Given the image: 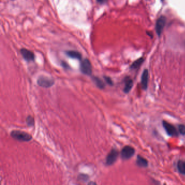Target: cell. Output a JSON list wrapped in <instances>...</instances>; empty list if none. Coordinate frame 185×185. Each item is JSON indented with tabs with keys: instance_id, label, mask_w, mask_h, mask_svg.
<instances>
[{
	"instance_id": "cell-8",
	"label": "cell",
	"mask_w": 185,
	"mask_h": 185,
	"mask_svg": "<svg viewBox=\"0 0 185 185\" xmlns=\"http://www.w3.org/2000/svg\"><path fill=\"white\" fill-rule=\"evenodd\" d=\"M21 54L25 60L29 62L34 61V54L31 51L26 48H22L20 51Z\"/></svg>"
},
{
	"instance_id": "cell-6",
	"label": "cell",
	"mask_w": 185,
	"mask_h": 185,
	"mask_svg": "<svg viewBox=\"0 0 185 185\" xmlns=\"http://www.w3.org/2000/svg\"><path fill=\"white\" fill-rule=\"evenodd\" d=\"M119 155V151L116 149L115 148L112 149L107 156L106 165L107 166H111L114 164V163L116 162V160L117 159Z\"/></svg>"
},
{
	"instance_id": "cell-11",
	"label": "cell",
	"mask_w": 185,
	"mask_h": 185,
	"mask_svg": "<svg viewBox=\"0 0 185 185\" xmlns=\"http://www.w3.org/2000/svg\"><path fill=\"white\" fill-rule=\"evenodd\" d=\"M136 163L140 167L143 168H146L148 166V162L147 159H145L144 157H143L141 155H137V160H136Z\"/></svg>"
},
{
	"instance_id": "cell-1",
	"label": "cell",
	"mask_w": 185,
	"mask_h": 185,
	"mask_svg": "<svg viewBox=\"0 0 185 185\" xmlns=\"http://www.w3.org/2000/svg\"><path fill=\"white\" fill-rule=\"evenodd\" d=\"M13 139L20 142H29L32 139V136L28 133L20 130H13L10 133Z\"/></svg>"
},
{
	"instance_id": "cell-20",
	"label": "cell",
	"mask_w": 185,
	"mask_h": 185,
	"mask_svg": "<svg viewBox=\"0 0 185 185\" xmlns=\"http://www.w3.org/2000/svg\"><path fill=\"white\" fill-rule=\"evenodd\" d=\"M97 1L99 3H104L106 0H97Z\"/></svg>"
},
{
	"instance_id": "cell-15",
	"label": "cell",
	"mask_w": 185,
	"mask_h": 185,
	"mask_svg": "<svg viewBox=\"0 0 185 185\" xmlns=\"http://www.w3.org/2000/svg\"><path fill=\"white\" fill-rule=\"evenodd\" d=\"M144 61V59L143 58H139L137 60L134 61L132 65H131L130 68L131 69H136L140 66Z\"/></svg>"
},
{
	"instance_id": "cell-19",
	"label": "cell",
	"mask_w": 185,
	"mask_h": 185,
	"mask_svg": "<svg viewBox=\"0 0 185 185\" xmlns=\"http://www.w3.org/2000/svg\"><path fill=\"white\" fill-rule=\"evenodd\" d=\"M104 78L105 81L107 83V84H109L110 86H113V81H112V79H111L109 77L104 76Z\"/></svg>"
},
{
	"instance_id": "cell-13",
	"label": "cell",
	"mask_w": 185,
	"mask_h": 185,
	"mask_svg": "<svg viewBox=\"0 0 185 185\" xmlns=\"http://www.w3.org/2000/svg\"><path fill=\"white\" fill-rule=\"evenodd\" d=\"M92 81L95 85L98 87L100 89H103L105 88V83L103 81L101 80V79L97 77H92Z\"/></svg>"
},
{
	"instance_id": "cell-12",
	"label": "cell",
	"mask_w": 185,
	"mask_h": 185,
	"mask_svg": "<svg viewBox=\"0 0 185 185\" xmlns=\"http://www.w3.org/2000/svg\"><path fill=\"white\" fill-rule=\"evenodd\" d=\"M66 53L69 57L75 59L81 60L82 58L81 54L75 51H68L66 52Z\"/></svg>"
},
{
	"instance_id": "cell-5",
	"label": "cell",
	"mask_w": 185,
	"mask_h": 185,
	"mask_svg": "<svg viewBox=\"0 0 185 185\" xmlns=\"http://www.w3.org/2000/svg\"><path fill=\"white\" fill-rule=\"evenodd\" d=\"M163 127L165 128V130L169 136L172 137H177L178 136L179 133L177 131L176 128L173 125H171V123L163 121L162 122Z\"/></svg>"
},
{
	"instance_id": "cell-3",
	"label": "cell",
	"mask_w": 185,
	"mask_h": 185,
	"mask_svg": "<svg viewBox=\"0 0 185 185\" xmlns=\"http://www.w3.org/2000/svg\"><path fill=\"white\" fill-rule=\"evenodd\" d=\"M80 69L82 73L87 75H91L92 72V65L88 59H85L81 63Z\"/></svg>"
},
{
	"instance_id": "cell-14",
	"label": "cell",
	"mask_w": 185,
	"mask_h": 185,
	"mask_svg": "<svg viewBox=\"0 0 185 185\" xmlns=\"http://www.w3.org/2000/svg\"><path fill=\"white\" fill-rule=\"evenodd\" d=\"M177 167L180 173L185 175V162L181 160H179L178 162Z\"/></svg>"
},
{
	"instance_id": "cell-10",
	"label": "cell",
	"mask_w": 185,
	"mask_h": 185,
	"mask_svg": "<svg viewBox=\"0 0 185 185\" xmlns=\"http://www.w3.org/2000/svg\"><path fill=\"white\" fill-rule=\"evenodd\" d=\"M124 83H125V87L123 89V91L125 93H128L130 92L133 87V81L130 77L127 76L125 78Z\"/></svg>"
},
{
	"instance_id": "cell-18",
	"label": "cell",
	"mask_w": 185,
	"mask_h": 185,
	"mask_svg": "<svg viewBox=\"0 0 185 185\" xmlns=\"http://www.w3.org/2000/svg\"><path fill=\"white\" fill-rule=\"evenodd\" d=\"M178 130L180 134L182 135H185V125H180L178 126Z\"/></svg>"
},
{
	"instance_id": "cell-4",
	"label": "cell",
	"mask_w": 185,
	"mask_h": 185,
	"mask_svg": "<svg viewBox=\"0 0 185 185\" xmlns=\"http://www.w3.org/2000/svg\"><path fill=\"white\" fill-rule=\"evenodd\" d=\"M135 151L134 148L129 145H126L123 148L121 152V156L123 160L130 159L135 154Z\"/></svg>"
},
{
	"instance_id": "cell-17",
	"label": "cell",
	"mask_w": 185,
	"mask_h": 185,
	"mask_svg": "<svg viewBox=\"0 0 185 185\" xmlns=\"http://www.w3.org/2000/svg\"><path fill=\"white\" fill-rule=\"evenodd\" d=\"M79 179L81 181H83V182H85L87 181L88 179H89V177L88 175H87L86 174H81L79 175L78 177Z\"/></svg>"
},
{
	"instance_id": "cell-16",
	"label": "cell",
	"mask_w": 185,
	"mask_h": 185,
	"mask_svg": "<svg viewBox=\"0 0 185 185\" xmlns=\"http://www.w3.org/2000/svg\"><path fill=\"white\" fill-rule=\"evenodd\" d=\"M26 122L27 126L32 127L34 125L35 121L34 118L31 116H28L26 119Z\"/></svg>"
},
{
	"instance_id": "cell-9",
	"label": "cell",
	"mask_w": 185,
	"mask_h": 185,
	"mask_svg": "<svg viewBox=\"0 0 185 185\" xmlns=\"http://www.w3.org/2000/svg\"><path fill=\"white\" fill-rule=\"evenodd\" d=\"M149 80V72L148 69H145L143 71L141 76V87L143 90H147L148 83Z\"/></svg>"
},
{
	"instance_id": "cell-7",
	"label": "cell",
	"mask_w": 185,
	"mask_h": 185,
	"mask_svg": "<svg viewBox=\"0 0 185 185\" xmlns=\"http://www.w3.org/2000/svg\"><path fill=\"white\" fill-rule=\"evenodd\" d=\"M166 22V18L164 16H161L156 21L155 29L157 34L160 36L163 30L164 29Z\"/></svg>"
},
{
	"instance_id": "cell-2",
	"label": "cell",
	"mask_w": 185,
	"mask_h": 185,
	"mask_svg": "<svg viewBox=\"0 0 185 185\" xmlns=\"http://www.w3.org/2000/svg\"><path fill=\"white\" fill-rule=\"evenodd\" d=\"M55 83L53 78L47 76L41 75L37 79V84L39 87L44 88H49L52 87Z\"/></svg>"
}]
</instances>
